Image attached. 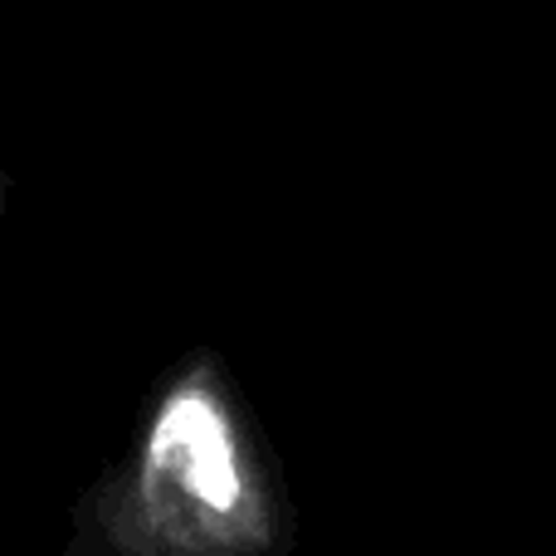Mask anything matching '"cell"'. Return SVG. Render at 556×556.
I'll return each mask as SVG.
<instances>
[{
  "label": "cell",
  "mask_w": 556,
  "mask_h": 556,
  "mask_svg": "<svg viewBox=\"0 0 556 556\" xmlns=\"http://www.w3.org/2000/svg\"><path fill=\"white\" fill-rule=\"evenodd\" d=\"M10 195H15V176H10V172H0V215H5Z\"/></svg>",
  "instance_id": "7a4b0ae2"
},
{
  "label": "cell",
  "mask_w": 556,
  "mask_h": 556,
  "mask_svg": "<svg viewBox=\"0 0 556 556\" xmlns=\"http://www.w3.org/2000/svg\"><path fill=\"white\" fill-rule=\"evenodd\" d=\"M298 508L230 362L191 346L78 489L64 556H293Z\"/></svg>",
  "instance_id": "6da1fadb"
}]
</instances>
